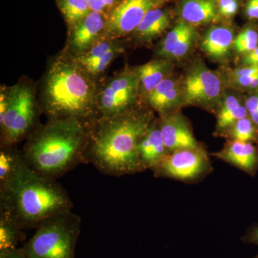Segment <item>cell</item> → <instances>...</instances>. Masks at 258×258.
<instances>
[{
  "label": "cell",
  "instance_id": "cell-1",
  "mask_svg": "<svg viewBox=\"0 0 258 258\" xmlns=\"http://www.w3.org/2000/svg\"><path fill=\"white\" fill-rule=\"evenodd\" d=\"M150 112L132 111L90 123L86 162L106 175H132L143 172L138 145L153 123Z\"/></svg>",
  "mask_w": 258,
  "mask_h": 258
},
{
  "label": "cell",
  "instance_id": "cell-2",
  "mask_svg": "<svg viewBox=\"0 0 258 258\" xmlns=\"http://www.w3.org/2000/svg\"><path fill=\"white\" fill-rule=\"evenodd\" d=\"M73 208L72 200L63 186L57 180L34 171L24 158L11 175L0 183V214L23 230L35 229L49 217Z\"/></svg>",
  "mask_w": 258,
  "mask_h": 258
},
{
  "label": "cell",
  "instance_id": "cell-3",
  "mask_svg": "<svg viewBox=\"0 0 258 258\" xmlns=\"http://www.w3.org/2000/svg\"><path fill=\"white\" fill-rule=\"evenodd\" d=\"M90 123L75 118L49 120L29 137L23 158L31 169L57 179L81 163H86Z\"/></svg>",
  "mask_w": 258,
  "mask_h": 258
},
{
  "label": "cell",
  "instance_id": "cell-4",
  "mask_svg": "<svg viewBox=\"0 0 258 258\" xmlns=\"http://www.w3.org/2000/svg\"><path fill=\"white\" fill-rule=\"evenodd\" d=\"M92 79L74 59H57L44 83L43 108L50 120L75 118L87 123L97 111Z\"/></svg>",
  "mask_w": 258,
  "mask_h": 258
},
{
  "label": "cell",
  "instance_id": "cell-5",
  "mask_svg": "<svg viewBox=\"0 0 258 258\" xmlns=\"http://www.w3.org/2000/svg\"><path fill=\"white\" fill-rule=\"evenodd\" d=\"M81 226V217L72 210L57 214L39 224L20 249L26 258H76Z\"/></svg>",
  "mask_w": 258,
  "mask_h": 258
},
{
  "label": "cell",
  "instance_id": "cell-6",
  "mask_svg": "<svg viewBox=\"0 0 258 258\" xmlns=\"http://www.w3.org/2000/svg\"><path fill=\"white\" fill-rule=\"evenodd\" d=\"M8 106L4 118L0 120L2 147L15 144L33 134L37 118L33 91L26 84L15 85L8 93Z\"/></svg>",
  "mask_w": 258,
  "mask_h": 258
},
{
  "label": "cell",
  "instance_id": "cell-7",
  "mask_svg": "<svg viewBox=\"0 0 258 258\" xmlns=\"http://www.w3.org/2000/svg\"><path fill=\"white\" fill-rule=\"evenodd\" d=\"M152 171L155 177L196 184L211 174L213 166L203 147L170 152Z\"/></svg>",
  "mask_w": 258,
  "mask_h": 258
},
{
  "label": "cell",
  "instance_id": "cell-8",
  "mask_svg": "<svg viewBox=\"0 0 258 258\" xmlns=\"http://www.w3.org/2000/svg\"><path fill=\"white\" fill-rule=\"evenodd\" d=\"M139 93L135 71L125 69L112 78L97 94V111L103 118L123 114L133 110Z\"/></svg>",
  "mask_w": 258,
  "mask_h": 258
},
{
  "label": "cell",
  "instance_id": "cell-9",
  "mask_svg": "<svg viewBox=\"0 0 258 258\" xmlns=\"http://www.w3.org/2000/svg\"><path fill=\"white\" fill-rule=\"evenodd\" d=\"M223 81L215 71L202 62L194 64L188 71L183 84L184 104L217 109L222 101Z\"/></svg>",
  "mask_w": 258,
  "mask_h": 258
},
{
  "label": "cell",
  "instance_id": "cell-10",
  "mask_svg": "<svg viewBox=\"0 0 258 258\" xmlns=\"http://www.w3.org/2000/svg\"><path fill=\"white\" fill-rule=\"evenodd\" d=\"M161 3V0H119L106 17L103 37L115 40L134 32L148 12Z\"/></svg>",
  "mask_w": 258,
  "mask_h": 258
},
{
  "label": "cell",
  "instance_id": "cell-11",
  "mask_svg": "<svg viewBox=\"0 0 258 258\" xmlns=\"http://www.w3.org/2000/svg\"><path fill=\"white\" fill-rule=\"evenodd\" d=\"M159 125L169 152L204 147L195 138L189 120L179 111L161 116Z\"/></svg>",
  "mask_w": 258,
  "mask_h": 258
},
{
  "label": "cell",
  "instance_id": "cell-12",
  "mask_svg": "<svg viewBox=\"0 0 258 258\" xmlns=\"http://www.w3.org/2000/svg\"><path fill=\"white\" fill-rule=\"evenodd\" d=\"M121 52V47L113 39L103 37L89 50L75 56L74 60L93 79L103 74Z\"/></svg>",
  "mask_w": 258,
  "mask_h": 258
},
{
  "label": "cell",
  "instance_id": "cell-13",
  "mask_svg": "<svg viewBox=\"0 0 258 258\" xmlns=\"http://www.w3.org/2000/svg\"><path fill=\"white\" fill-rule=\"evenodd\" d=\"M106 20L103 13L91 11L82 21L71 28L69 47L75 55L89 50L104 36Z\"/></svg>",
  "mask_w": 258,
  "mask_h": 258
},
{
  "label": "cell",
  "instance_id": "cell-14",
  "mask_svg": "<svg viewBox=\"0 0 258 258\" xmlns=\"http://www.w3.org/2000/svg\"><path fill=\"white\" fill-rule=\"evenodd\" d=\"M216 157L230 165L254 177L258 171V145L251 142L227 141L219 152L212 153Z\"/></svg>",
  "mask_w": 258,
  "mask_h": 258
},
{
  "label": "cell",
  "instance_id": "cell-15",
  "mask_svg": "<svg viewBox=\"0 0 258 258\" xmlns=\"http://www.w3.org/2000/svg\"><path fill=\"white\" fill-rule=\"evenodd\" d=\"M196 39L197 32L192 25L181 20L161 41L157 54L166 60H179L189 53Z\"/></svg>",
  "mask_w": 258,
  "mask_h": 258
},
{
  "label": "cell",
  "instance_id": "cell-16",
  "mask_svg": "<svg viewBox=\"0 0 258 258\" xmlns=\"http://www.w3.org/2000/svg\"><path fill=\"white\" fill-rule=\"evenodd\" d=\"M149 106L161 116L176 111L183 102V93L175 79L166 78L147 96Z\"/></svg>",
  "mask_w": 258,
  "mask_h": 258
},
{
  "label": "cell",
  "instance_id": "cell-17",
  "mask_svg": "<svg viewBox=\"0 0 258 258\" xmlns=\"http://www.w3.org/2000/svg\"><path fill=\"white\" fill-rule=\"evenodd\" d=\"M139 157L144 169L155 167L169 152L166 149L159 122H153L138 145Z\"/></svg>",
  "mask_w": 258,
  "mask_h": 258
},
{
  "label": "cell",
  "instance_id": "cell-18",
  "mask_svg": "<svg viewBox=\"0 0 258 258\" xmlns=\"http://www.w3.org/2000/svg\"><path fill=\"white\" fill-rule=\"evenodd\" d=\"M179 13L183 21L192 26L216 22L220 17L212 0H181Z\"/></svg>",
  "mask_w": 258,
  "mask_h": 258
},
{
  "label": "cell",
  "instance_id": "cell-19",
  "mask_svg": "<svg viewBox=\"0 0 258 258\" xmlns=\"http://www.w3.org/2000/svg\"><path fill=\"white\" fill-rule=\"evenodd\" d=\"M171 69L170 62L166 59L151 61L137 67L134 71L138 78L139 92L147 97L161 81L168 78Z\"/></svg>",
  "mask_w": 258,
  "mask_h": 258
},
{
  "label": "cell",
  "instance_id": "cell-20",
  "mask_svg": "<svg viewBox=\"0 0 258 258\" xmlns=\"http://www.w3.org/2000/svg\"><path fill=\"white\" fill-rule=\"evenodd\" d=\"M217 123L215 136L221 137L222 134L237 120L248 116L247 109L240 98L234 95H229L223 98L217 110Z\"/></svg>",
  "mask_w": 258,
  "mask_h": 258
},
{
  "label": "cell",
  "instance_id": "cell-21",
  "mask_svg": "<svg viewBox=\"0 0 258 258\" xmlns=\"http://www.w3.org/2000/svg\"><path fill=\"white\" fill-rule=\"evenodd\" d=\"M234 40L232 29L225 26L213 27L204 37L202 48L210 57L222 59L228 55Z\"/></svg>",
  "mask_w": 258,
  "mask_h": 258
},
{
  "label": "cell",
  "instance_id": "cell-22",
  "mask_svg": "<svg viewBox=\"0 0 258 258\" xmlns=\"http://www.w3.org/2000/svg\"><path fill=\"white\" fill-rule=\"evenodd\" d=\"M170 19L164 10L159 8L148 12L142 23L133 32L142 42H151L157 38L169 27Z\"/></svg>",
  "mask_w": 258,
  "mask_h": 258
},
{
  "label": "cell",
  "instance_id": "cell-23",
  "mask_svg": "<svg viewBox=\"0 0 258 258\" xmlns=\"http://www.w3.org/2000/svg\"><path fill=\"white\" fill-rule=\"evenodd\" d=\"M25 239V230L9 217L0 214V251L17 249L19 242Z\"/></svg>",
  "mask_w": 258,
  "mask_h": 258
},
{
  "label": "cell",
  "instance_id": "cell-24",
  "mask_svg": "<svg viewBox=\"0 0 258 258\" xmlns=\"http://www.w3.org/2000/svg\"><path fill=\"white\" fill-rule=\"evenodd\" d=\"M227 141L251 142L258 145V128L249 116L237 120L222 134Z\"/></svg>",
  "mask_w": 258,
  "mask_h": 258
},
{
  "label": "cell",
  "instance_id": "cell-25",
  "mask_svg": "<svg viewBox=\"0 0 258 258\" xmlns=\"http://www.w3.org/2000/svg\"><path fill=\"white\" fill-rule=\"evenodd\" d=\"M59 6L71 28L82 21L91 12L86 0H60Z\"/></svg>",
  "mask_w": 258,
  "mask_h": 258
},
{
  "label": "cell",
  "instance_id": "cell-26",
  "mask_svg": "<svg viewBox=\"0 0 258 258\" xmlns=\"http://www.w3.org/2000/svg\"><path fill=\"white\" fill-rule=\"evenodd\" d=\"M13 147H2L0 152V183L5 181L14 171L23 159L22 152L15 150Z\"/></svg>",
  "mask_w": 258,
  "mask_h": 258
},
{
  "label": "cell",
  "instance_id": "cell-27",
  "mask_svg": "<svg viewBox=\"0 0 258 258\" xmlns=\"http://www.w3.org/2000/svg\"><path fill=\"white\" fill-rule=\"evenodd\" d=\"M258 46V31L253 27L243 29L234 40L233 48L237 53L245 55Z\"/></svg>",
  "mask_w": 258,
  "mask_h": 258
},
{
  "label": "cell",
  "instance_id": "cell-28",
  "mask_svg": "<svg viewBox=\"0 0 258 258\" xmlns=\"http://www.w3.org/2000/svg\"><path fill=\"white\" fill-rule=\"evenodd\" d=\"M248 116L258 128V91L251 93L244 101Z\"/></svg>",
  "mask_w": 258,
  "mask_h": 258
},
{
  "label": "cell",
  "instance_id": "cell-29",
  "mask_svg": "<svg viewBox=\"0 0 258 258\" xmlns=\"http://www.w3.org/2000/svg\"><path fill=\"white\" fill-rule=\"evenodd\" d=\"M238 10L237 0H219V15L226 18L233 17Z\"/></svg>",
  "mask_w": 258,
  "mask_h": 258
},
{
  "label": "cell",
  "instance_id": "cell-30",
  "mask_svg": "<svg viewBox=\"0 0 258 258\" xmlns=\"http://www.w3.org/2000/svg\"><path fill=\"white\" fill-rule=\"evenodd\" d=\"M91 11L103 13L109 10L118 3L119 0H86Z\"/></svg>",
  "mask_w": 258,
  "mask_h": 258
},
{
  "label": "cell",
  "instance_id": "cell-31",
  "mask_svg": "<svg viewBox=\"0 0 258 258\" xmlns=\"http://www.w3.org/2000/svg\"><path fill=\"white\" fill-rule=\"evenodd\" d=\"M241 240L245 244H254L258 246V223L251 225Z\"/></svg>",
  "mask_w": 258,
  "mask_h": 258
},
{
  "label": "cell",
  "instance_id": "cell-32",
  "mask_svg": "<svg viewBox=\"0 0 258 258\" xmlns=\"http://www.w3.org/2000/svg\"><path fill=\"white\" fill-rule=\"evenodd\" d=\"M242 63L243 66H258V46L254 50L243 55Z\"/></svg>",
  "mask_w": 258,
  "mask_h": 258
},
{
  "label": "cell",
  "instance_id": "cell-33",
  "mask_svg": "<svg viewBox=\"0 0 258 258\" xmlns=\"http://www.w3.org/2000/svg\"><path fill=\"white\" fill-rule=\"evenodd\" d=\"M245 14L250 20H258V0H249L246 6Z\"/></svg>",
  "mask_w": 258,
  "mask_h": 258
},
{
  "label": "cell",
  "instance_id": "cell-34",
  "mask_svg": "<svg viewBox=\"0 0 258 258\" xmlns=\"http://www.w3.org/2000/svg\"><path fill=\"white\" fill-rule=\"evenodd\" d=\"M0 258H26L21 249L17 248L10 250L0 251Z\"/></svg>",
  "mask_w": 258,
  "mask_h": 258
},
{
  "label": "cell",
  "instance_id": "cell-35",
  "mask_svg": "<svg viewBox=\"0 0 258 258\" xmlns=\"http://www.w3.org/2000/svg\"><path fill=\"white\" fill-rule=\"evenodd\" d=\"M254 258H258V255L255 256V257H254Z\"/></svg>",
  "mask_w": 258,
  "mask_h": 258
},
{
  "label": "cell",
  "instance_id": "cell-36",
  "mask_svg": "<svg viewBox=\"0 0 258 258\" xmlns=\"http://www.w3.org/2000/svg\"><path fill=\"white\" fill-rule=\"evenodd\" d=\"M212 1H213V0H212Z\"/></svg>",
  "mask_w": 258,
  "mask_h": 258
}]
</instances>
